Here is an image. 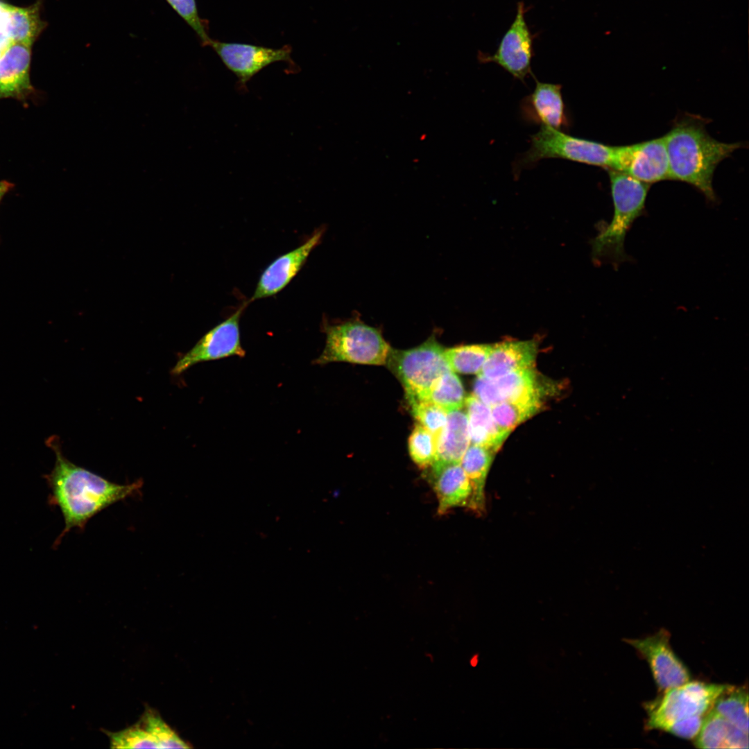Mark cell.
<instances>
[{
  "label": "cell",
  "instance_id": "15",
  "mask_svg": "<svg viewBox=\"0 0 749 749\" xmlns=\"http://www.w3.org/2000/svg\"><path fill=\"white\" fill-rule=\"evenodd\" d=\"M31 46L15 42L1 55L0 98L25 101L33 94L29 76Z\"/></svg>",
  "mask_w": 749,
  "mask_h": 749
},
{
  "label": "cell",
  "instance_id": "22",
  "mask_svg": "<svg viewBox=\"0 0 749 749\" xmlns=\"http://www.w3.org/2000/svg\"><path fill=\"white\" fill-rule=\"evenodd\" d=\"M494 454L487 448L470 445L460 460L472 490L467 507L473 511L482 512L485 508V483Z\"/></svg>",
  "mask_w": 749,
  "mask_h": 749
},
{
  "label": "cell",
  "instance_id": "31",
  "mask_svg": "<svg viewBox=\"0 0 749 749\" xmlns=\"http://www.w3.org/2000/svg\"><path fill=\"white\" fill-rule=\"evenodd\" d=\"M112 748H159L157 743L143 725H135L122 730L107 733Z\"/></svg>",
  "mask_w": 749,
  "mask_h": 749
},
{
  "label": "cell",
  "instance_id": "12",
  "mask_svg": "<svg viewBox=\"0 0 749 749\" xmlns=\"http://www.w3.org/2000/svg\"><path fill=\"white\" fill-rule=\"evenodd\" d=\"M322 235V229L316 230L302 245L272 261L261 273L250 301L275 295L284 289L301 270Z\"/></svg>",
  "mask_w": 749,
  "mask_h": 749
},
{
  "label": "cell",
  "instance_id": "2",
  "mask_svg": "<svg viewBox=\"0 0 749 749\" xmlns=\"http://www.w3.org/2000/svg\"><path fill=\"white\" fill-rule=\"evenodd\" d=\"M664 137L670 179L691 184L707 199L714 201L712 180L715 169L742 144L723 143L714 139L699 117L689 115L675 121Z\"/></svg>",
  "mask_w": 749,
  "mask_h": 749
},
{
  "label": "cell",
  "instance_id": "34",
  "mask_svg": "<svg viewBox=\"0 0 749 749\" xmlns=\"http://www.w3.org/2000/svg\"><path fill=\"white\" fill-rule=\"evenodd\" d=\"M12 184L8 181H0V202L5 194L10 189Z\"/></svg>",
  "mask_w": 749,
  "mask_h": 749
},
{
  "label": "cell",
  "instance_id": "20",
  "mask_svg": "<svg viewBox=\"0 0 749 749\" xmlns=\"http://www.w3.org/2000/svg\"><path fill=\"white\" fill-rule=\"evenodd\" d=\"M699 748H748V734L739 729L713 707L706 714L694 739Z\"/></svg>",
  "mask_w": 749,
  "mask_h": 749
},
{
  "label": "cell",
  "instance_id": "3",
  "mask_svg": "<svg viewBox=\"0 0 749 749\" xmlns=\"http://www.w3.org/2000/svg\"><path fill=\"white\" fill-rule=\"evenodd\" d=\"M609 174L614 214L610 223L593 240L595 258H606L615 266L628 259L626 236L634 221L643 214L650 184L616 170Z\"/></svg>",
  "mask_w": 749,
  "mask_h": 749
},
{
  "label": "cell",
  "instance_id": "7",
  "mask_svg": "<svg viewBox=\"0 0 749 749\" xmlns=\"http://www.w3.org/2000/svg\"><path fill=\"white\" fill-rule=\"evenodd\" d=\"M616 146L571 136L546 126L531 137L523 162L534 163L545 158H561L612 169Z\"/></svg>",
  "mask_w": 749,
  "mask_h": 749
},
{
  "label": "cell",
  "instance_id": "6",
  "mask_svg": "<svg viewBox=\"0 0 749 749\" xmlns=\"http://www.w3.org/2000/svg\"><path fill=\"white\" fill-rule=\"evenodd\" d=\"M444 350L433 336L408 350L390 349L386 363L404 386L408 400H427L438 379L451 370Z\"/></svg>",
  "mask_w": 749,
  "mask_h": 749
},
{
  "label": "cell",
  "instance_id": "10",
  "mask_svg": "<svg viewBox=\"0 0 749 749\" xmlns=\"http://www.w3.org/2000/svg\"><path fill=\"white\" fill-rule=\"evenodd\" d=\"M209 46L216 53L225 66L246 85L254 76L268 65L278 62H292L291 48L279 49L211 40Z\"/></svg>",
  "mask_w": 749,
  "mask_h": 749
},
{
  "label": "cell",
  "instance_id": "18",
  "mask_svg": "<svg viewBox=\"0 0 749 749\" xmlns=\"http://www.w3.org/2000/svg\"><path fill=\"white\" fill-rule=\"evenodd\" d=\"M429 482L438 500V513L445 515L460 506L467 507L471 496L469 479L460 464L431 470Z\"/></svg>",
  "mask_w": 749,
  "mask_h": 749
},
{
  "label": "cell",
  "instance_id": "13",
  "mask_svg": "<svg viewBox=\"0 0 749 749\" xmlns=\"http://www.w3.org/2000/svg\"><path fill=\"white\" fill-rule=\"evenodd\" d=\"M533 368L518 370L494 379L481 376L474 384V395L487 406L541 397Z\"/></svg>",
  "mask_w": 749,
  "mask_h": 749
},
{
  "label": "cell",
  "instance_id": "29",
  "mask_svg": "<svg viewBox=\"0 0 749 749\" xmlns=\"http://www.w3.org/2000/svg\"><path fill=\"white\" fill-rule=\"evenodd\" d=\"M141 721L143 726L155 739L159 748H188L190 747L155 711L147 710Z\"/></svg>",
  "mask_w": 749,
  "mask_h": 749
},
{
  "label": "cell",
  "instance_id": "11",
  "mask_svg": "<svg viewBox=\"0 0 749 749\" xmlns=\"http://www.w3.org/2000/svg\"><path fill=\"white\" fill-rule=\"evenodd\" d=\"M670 633L660 629L642 639H626L647 661L660 691L682 685L690 680L686 666L676 656L669 643Z\"/></svg>",
  "mask_w": 749,
  "mask_h": 749
},
{
  "label": "cell",
  "instance_id": "4",
  "mask_svg": "<svg viewBox=\"0 0 749 749\" xmlns=\"http://www.w3.org/2000/svg\"><path fill=\"white\" fill-rule=\"evenodd\" d=\"M326 343L316 365L343 361L368 365H384L390 350L381 332L364 322L351 320L323 326Z\"/></svg>",
  "mask_w": 749,
  "mask_h": 749
},
{
  "label": "cell",
  "instance_id": "17",
  "mask_svg": "<svg viewBox=\"0 0 749 749\" xmlns=\"http://www.w3.org/2000/svg\"><path fill=\"white\" fill-rule=\"evenodd\" d=\"M561 85L536 81L533 93L522 104L526 117L542 126L561 130L568 124Z\"/></svg>",
  "mask_w": 749,
  "mask_h": 749
},
{
  "label": "cell",
  "instance_id": "16",
  "mask_svg": "<svg viewBox=\"0 0 749 749\" xmlns=\"http://www.w3.org/2000/svg\"><path fill=\"white\" fill-rule=\"evenodd\" d=\"M537 353L534 340L508 341L492 345L479 376L494 379L508 373L533 368Z\"/></svg>",
  "mask_w": 749,
  "mask_h": 749
},
{
  "label": "cell",
  "instance_id": "25",
  "mask_svg": "<svg viewBox=\"0 0 749 749\" xmlns=\"http://www.w3.org/2000/svg\"><path fill=\"white\" fill-rule=\"evenodd\" d=\"M38 3L26 8L11 6L9 31L13 42L32 46L44 27L40 20Z\"/></svg>",
  "mask_w": 749,
  "mask_h": 749
},
{
  "label": "cell",
  "instance_id": "24",
  "mask_svg": "<svg viewBox=\"0 0 749 749\" xmlns=\"http://www.w3.org/2000/svg\"><path fill=\"white\" fill-rule=\"evenodd\" d=\"M713 709L730 723L748 734L747 687L730 685L716 699Z\"/></svg>",
  "mask_w": 749,
  "mask_h": 749
},
{
  "label": "cell",
  "instance_id": "35",
  "mask_svg": "<svg viewBox=\"0 0 749 749\" xmlns=\"http://www.w3.org/2000/svg\"><path fill=\"white\" fill-rule=\"evenodd\" d=\"M477 662H478L477 657L474 656L471 660V664L472 666H475Z\"/></svg>",
  "mask_w": 749,
  "mask_h": 749
},
{
  "label": "cell",
  "instance_id": "30",
  "mask_svg": "<svg viewBox=\"0 0 749 749\" xmlns=\"http://www.w3.org/2000/svg\"><path fill=\"white\" fill-rule=\"evenodd\" d=\"M408 402L416 420L436 438L446 426L447 413L427 400L412 399Z\"/></svg>",
  "mask_w": 749,
  "mask_h": 749
},
{
  "label": "cell",
  "instance_id": "1",
  "mask_svg": "<svg viewBox=\"0 0 749 749\" xmlns=\"http://www.w3.org/2000/svg\"><path fill=\"white\" fill-rule=\"evenodd\" d=\"M55 456L53 470L44 479L50 489L49 503L59 508L64 526L54 546L71 529L83 531L98 513L115 503L141 494L142 479L119 484L80 467L63 454L60 439L52 436L46 440Z\"/></svg>",
  "mask_w": 749,
  "mask_h": 749
},
{
  "label": "cell",
  "instance_id": "14",
  "mask_svg": "<svg viewBox=\"0 0 749 749\" xmlns=\"http://www.w3.org/2000/svg\"><path fill=\"white\" fill-rule=\"evenodd\" d=\"M524 8L519 3L516 17L503 37L496 53L487 60L497 63L515 78L524 80L531 73L532 37L524 19Z\"/></svg>",
  "mask_w": 749,
  "mask_h": 749
},
{
  "label": "cell",
  "instance_id": "28",
  "mask_svg": "<svg viewBox=\"0 0 749 749\" xmlns=\"http://www.w3.org/2000/svg\"><path fill=\"white\" fill-rule=\"evenodd\" d=\"M412 460L420 468L427 469L433 463L436 454V438L420 424L415 425L408 442Z\"/></svg>",
  "mask_w": 749,
  "mask_h": 749
},
{
  "label": "cell",
  "instance_id": "5",
  "mask_svg": "<svg viewBox=\"0 0 749 749\" xmlns=\"http://www.w3.org/2000/svg\"><path fill=\"white\" fill-rule=\"evenodd\" d=\"M729 686L689 680L662 691L663 694L644 705L648 715L646 728L667 732L672 725L682 720L705 717Z\"/></svg>",
  "mask_w": 749,
  "mask_h": 749
},
{
  "label": "cell",
  "instance_id": "33",
  "mask_svg": "<svg viewBox=\"0 0 749 749\" xmlns=\"http://www.w3.org/2000/svg\"><path fill=\"white\" fill-rule=\"evenodd\" d=\"M12 5L0 1V57L8 47L15 43L9 32V17Z\"/></svg>",
  "mask_w": 749,
  "mask_h": 749
},
{
  "label": "cell",
  "instance_id": "8",
  "mask_svg": "<svg viewBox=\"0 0 749 749\" xmlns=\"http://www.w3.org/2000/svg\"><path fill=\"white\" fill-rule=\"evenodd\" d=\"M247 304H241L228 318L207 332L177 361L171 370L172 374H180L193 365L205 361L233 356L243 357L246 352L241 343L239 322Z\"/></svg>",
  "mask_w": 749,
  "mask_h": 749
},
{
  "label": "cell",
  "instance_id": "27",
  "mask_svg": "<svg viewBox=\"0 0 749 749\" xmlns=\"http://www.w3.org/2000/svg\"><path fill=\"white\" fill-rule=\"evenodd\" d=\"M465 398L460 380L454 372L449 370L433 385L427 400L449 413L463 408Z\"/></svg>",
  "mask_w": 749,
  "mask_h": 749
},
{
  "label": "cell",
  "instance_id": "23",
  "mask_svg": "<svg viewBox=\"0 0 749 749\" xmlns=\"http://www.w3.org/2000/svg\"><path fill=\"white\" fill-rule=\"evenodd\" d=\"M541 397L504 402L490 407L493 419L501 431L509 435L522 422L535 415L542 403Z\"/></svg>",
  "mask_w": 749,
  "mask_h": 749
},
{
  "label": "cell",
  "instance_id": "19",
  "mask_svg": "<svg viewBox=\"0 0 749 749\" xmlns=\"http://www.w3.org/2000/svg\"><path fill=\"white\" fill-rule=\"evenodd\" d=\"M470 445L468 419L462 408L447 413L445 427L436 438V454L430 467L435 470L451 464H460Z\"/></svg>",
  "mask_w": 749,
  "mask_h": 749
},
{
  "label": "cell",
  "instance_id": "32",
  "mask_svg": "<svg viewBox=\"0 0 749 749\" xmlns=\"http://www.w3.org/2000/svg\"><path fill=\"white\" fill-rule=\"evenodd\" d=\"M200 38L201 44L209 46L211 38L207 33V23L199 16L196 0H166Z\"/></svg>",
  "mask_w": 749,
  "mask_h": 749
},
{
  "label": "cell",
  "instance_id": "21",
  "mask_svg": "<svg viewBox=\"0 0 749 749\" xmlns=\"http://www.w3.org/2000/svg\"><path fill=\"white\" fill-rule=\"evenodd\" d=\"M471 445L487 448L496 453L508 436L496 424L490 407L474 395L465 398Z\"/></svg>",
  "mask_w": 749,
  "mask_h": 749
},
{
  "label": "cell",
  "instance_id": "26",
  "mask_svg": "<svg viewBox=\"0 0 749 749\" xmlns=\"http://www.w3.org/2000/svg\"><path fill=\"white\" fill-rule=\"evenodd\" d=\"M491 348L488 344L460 345L445 350L444 356L451 371L479 374Z\"/></svg>",
  "mask_w": 749,
  "mask_h": 749
},
{
  "label": "cell",
  "instance_id": "9",
  "mask_svg": "<svg viewBox=\"0 0 749 749\" xmlns=\"http://www.w3.org/2000/svg\"><path fill=\"white\" fill-rule=\"evenodd\" d=\"M612 169L648 184L670 179L664 137L616 146Z\"/></svg>",
  "mask_w": 749,
  "mask_h": 749
}]
</instances>
